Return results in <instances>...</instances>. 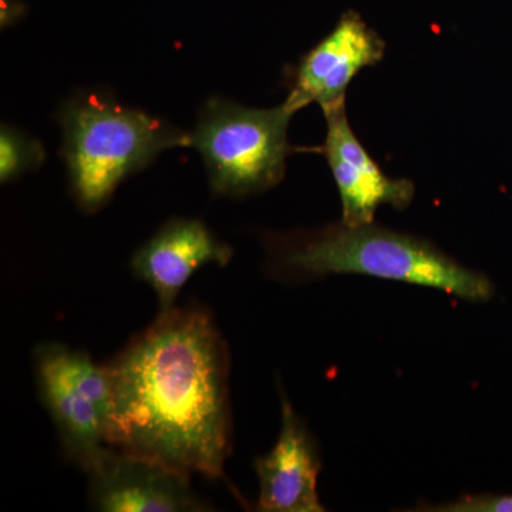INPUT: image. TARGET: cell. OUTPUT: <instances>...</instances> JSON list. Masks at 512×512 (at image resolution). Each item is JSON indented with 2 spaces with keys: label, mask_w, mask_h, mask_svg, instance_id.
<instances>
[{
  "label": "cell",
  "mask_w": 512,
  "mask_h": 512,
  "mask_svg": "<svg viewBox=\"0 0 512 512\" xmlns=\"http://www.w3.org/2000/svg\"><path fill=\"white\" fill-rule=\"evenodd\" d=\"M383 56L382 37L359 13L349 10L335 29L302 57L284 104L293 114L312 103L318 104L323 113L346 106V92L353 77L379 63Z\"/></svg>",
  "instance_id": "8992f818"
},
{
  "label": "cell",
  "mask_w": 512,
  "mask_h": 512,
  "mask_svg": "<svg viewBox=\"0 0 512 512\" xmlns=\"http://www.w3.org/2000/svg\"><path fill=\"white\" fill-rule=\"evenodd\" d=\"M413 511L427 512H512V495H464L450 503L420 504Z\"/></svg>",
  "instance_id": "7c38bea8"
},
{
  "label": "cell",
  "mask_w": 512,
  "mask_h": 512,
  "mask_svg": "<svg viewBox=\"0 0 512 512\" xmlns=\"http://www.w3.org/2000/svg\"><path fill=\"white\" fill-rule=\"evenodd\" d=\"M40 396L55 421L66 453L86 473L107 447L111 382L107 366L59 343L36 349Z\"/></svg>",
  "instance_id": "5b68a950"
},
{
  "label": "cell",
  "mask_w": 512,
  "mask_h": 512,
  "mask_svg": "<svg viewBox=\"0 0 512 512\" xmlns=\"http://www.w3.org/2000/svg\"><path fill=\"white\" fill-rule=\"evenodd\" d=\"M228 359L208 313L177 308L160 313L107 365V446L190 476H224L232 450Z\"/></svg>",
  "instance_id": "6da1fadb"
},
{
  "label": "cell",
  "mask_w": 512,
  "mask_h": 512,
  "mask_svg": "<svg viewBox=\"0 0 512 512\" xmlns=\"http://www.w3.org/2000/svg\"><path fill=\"white\" fill-rule=\"evenodd\" d=\"M45 160V150L36 138L3 126L0 131V180L9 183L19 175L39 167Z\"/></svg>",
  "instance_id": "8fae6325"
},
{
  "label": "cell",
  "mask_w": 512,
  "mask_h": 512,
  "mask_svg": "<svg viewBox=\"0 0 512 512\" xmlns=\"http://www.w3.org/2000/svg\"><path fill=\"white\" fill-rule=\"evenodd\" d=\"M60 119L70 185L87 212L104 207L121 181L164 151L191 147V133L100 94L76 97Z\"/></svg>",
  "instance_id": "3957f363"
},
{
  "label": "cell",
  "mask_w": 512,
  "mask_h": 512,
  "mask_svg": "<svg viewBox=\"0 0 512 512\" xmlns=\"http://www.w3.org/2000/svg\"><path fill=\"white\" fill-rule=\"evenodd\" d=\"M323 114V154L338 185L343 224H373L380 205H392L396 210L409 207L416 192L414 184L407 178L387 177L380 170L353 133L346 106Z\"/></svg>",
  "instance_id": "ba28073f"
},
{
  "label": "cell",
  "mask_w": 512,
  "mask_h": 512,
  "mask_svg": "<svg viewBox=\"0 0 512 512\" xmlns=\"http://www.w3.org/2000/svg\"><path fill=\"white\" fill-rule=\"evenodd\" d=\"M271 266L291 279L357 274L430 286L467 302H488L495 286L487 275L458 264L414 235L373 224L328 225L269 242Z\"/></svg>",
  "instance_id": "7a4b0ae2"
},
{
  "label": "cell",
  "mask_w": 512,
  "mask_h": 512,
  "mask_svg": "<svg viewBox=\"0 0 512 512\" xmlns=\"http://www.w3.org/2000/svg\"><path fill=\"white\" fill-rule=\"evenodd\" d=\"M232 255V248L218 241L204 222L178 218L138 249L131 266L157 293L160 313H165L175 308L181 289L198 269L228 265Z\"/></svg>",
  "instance_id": "30bf717a"
},
{
  "label": "cell",
  "mask_w": 512,
  "mask_h": 512,
  "mask_svg": "<svg viewBox=\"0 0 512 512\" xmlns=\"http://www.w3.org/2000/svg\"><path fill=\"white\" fill-rule=\"evenodd\" d=\"M97 511H208L190 485V474L137 454L107 447L89 471Z\"/></svg>",
  "instance_id": "52a82bcc"
},
{
  "label": "cell",
  "mask_w": 512,
  "mask_h": 512,
  "mask_svg": "<svg viewBox=\"0 0 512 512\" xmlns=\"http://www.w3.org/2000/svg\"><path fill=\"white\" fill-rule=\"evenodd\" d=\"M258 510L264 512H323L318 495V446L291 403L282 396V427L274 448L256 458Z\"/></svg>",
  "instance_id": "9c48e42d"
},
{
  "label": "cell",
  "mask_w": 512,
  "mask_h": 512,
  "mask_svg": "<svg viewBox=\"0 0 512 512\" xmlns=\"http://www.w3.org/2000/svg\"><path fill=\"white\" fill-rule=\"evenodd\" d=\"M292 113L284 103L255 109L212 99L202 107L191 147L204 160L215 194L245 197L284 180L292 153L288 128Z\"/></svg>",
  "instance_id": "277c9868"
}]
</instances>
